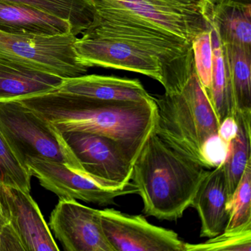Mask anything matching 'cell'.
<instances>
[{"mask_svg":"<svg viewBox=\"0 0 251 251\" xmlns=\"http://www.w3.org/2000/svg\"><path fill=\"white\" fill-rule=\"evenodd\" d=\"M20 100L61 133L86 132L114 139L135 160L156 122L155 100H100L58 91Z\"/></svg>","mask_w":251,"mask_h":251,"instance_id":"cell-1","label":"cell"},{"mask_svg":"<svg viewBox=\"0 0 251 251\" xmlns=\"http://www.w3.org/2000/svg\"><path fill=\"white\" fill-rule=\"evenodd\" d=\"M74 47L87 67L139 73L158 80L165 92H180L194 67L192 45L89 28Z\"/></svg>","mask_w":251,"mask_h":251,"instance_id":"cell-2","label":"cell"},{"mask_svg":"<svg viewBox=\"0 0 251 251\" xmlns=\"http://www.w3.org/2000/svg\"><path fill=\"white\" fill-rule=\"evenodd\" d=\"M205 169L153 130L133 163L130 178L142 198L144 214L170 221L181 218L209 170Z\"/></svg>","mask_w":251,"mask_h":251,"instance_id":"cell-3","label":"cell"},{"mask_svg":"<svg viewBox=\"0 0 251 251\" xmlns=\"http://www.w3.org/2000/svg\"><path fill=\"white\" fill-rule=\"evenodd\" d=\"M95 18L90 27L192 44L211 28L204 0H91Z\"/></svg>","mask_w":251,"mask_h":251,"instance_id":"cell-4","label":"cell"},{"mask_svg":"<svg viewBox=\"0 0 251 251\" xmlns=\"http://www.w3.org/2000/svg\"><path fill=\"white\" fill-rule=\"evenodd\" d=\"M153 98L157 107L154 132L205 168L215 167L207 149L219 138L220 123L195 67L180 92H164Z\"/></svg>","mask_w":251,"mask_h":251,"instance_id":"cell-5","label":"cell"},{"mask_svg":"<svg viewBox=\"0 0 251 251\" xmlns=\"http://www.w3.org/2000/svg\"><path fill=\"white\" fill-rule=\"evenodd\" d=\"M0 131L25 165L28 158H42L83 174L61 131L20 100L0 101Z\"/></svg>","mask_w":251,"mask_h":251,"instance_id":"cell-6","label":"cell"},{"mask_svg":"<svg viewBox=\"0 0 251 251\" xmlns=\"http://www.w3.org/2000/svg\"><path fill=\"white\" fill-rule=\"evenodd\" d=\"M77 36H39L0 30V57L24 63L64 79L85 75L89 67L75 50Z\"/></svg>","mask_w":251,"mask_h":251,"instance_id":"cell-7","label":"cell"},{"mask_svg":"<svg viewBox=\"0 0 251 251\" xmlns=\"http://www.w3.org/2000/svg\"><path fill=\"white\" fill-rule=\"evenodd\" d=\"M62 134L83 175L108 189H120L131 182L134 159L120 143L107 136L86 132Z\"/></svg>","mask_w":251,"mask_h":251,"instance_id":"cell-8","label":"cell"},{"mask_svg":"<svg viewBox=\"0 0 251 251\" xmlns=\"http://www.w3.org/2000/svg\"><path fill=\"white\" fill-rule=\"evenodd\" d=\"M26 166L41 185L55 193L60 199L80 200L100 205H114L116 198L137 194L130 182L120 189H108L85 175L74 171L65 164L42 158H31Z\"/></svg>","mask_w":251,"mask_h":251,"instance_id":"cell-9","label":"cell"},{"mask_svg":"<svg viewBox=\"0 0 251 251\" xmlns=\"http://www.w3.org/2000/svg\"><path fill=\"white\" fill-rule=\"evenodd\" d=\"M101 223L115 251H186V243L170 229L150 223L142 215L114 208L100 210Z\"/></svg>","mask_w":251,"mask_h":251,"instance_id":"cell-10","label":"cell"},{"mask_svg":"<svg viewBox=\"0 0 251 251\" xmlns=\"http://www.w3.org/2000/svg\"><path fill=\"white\" fill-rule=\"evenodd\" d=\"M50 226L67 251H115L102 229L100 210L60 199Z\"/></svg>","mask_w":251,"mask_h":251,"instance_id":"cell-11","label":"cell"},{"mask_svg":"<svg viewBox=\"0 0 251 251\" xmlns=\"http://www.w3.org/2000/svg\"><path fill=\"white\" fill-rule=\"evenodd\" d=\"M1 195L9 224L17 233L24 251H58L40 208L30 192L1 185Z\"/></svg>","mask_w":251,"mask_h":251,"instance_id":"cell-12","label":"cell"},{"mask_svg":"<svg viewBox=\"0 0 251 251\" xmlns=\"http://www.w3.org/2000/svg\"><path fill=\"white\" fill-rule=\"evenodd\" d=\"M201 222V237H214L228 220V196L223 161L208 170L191 202Z\"/></svg>","mask_w":251,"mask_h":251,"instance_id":"cell-13","label":"cell"},{"mask_svg":"<svg viewBox=\"0 0 251 251\" xmlns=\"http://www.w3.org/2000/svg\"><path fill=\"white\" fill-rule=\"evenodd\" d=\"M57 91L100 100L142 102L153 100V97L148 94L140 80L114 76L85 75L64 79Z\"/></svg>","mask_w":251,"mask_h":251,"instance_id":"cell-14","label":"cell"},{"mask_svg":"<svg viewBox=\"0 0 251 251\" xmlns=\"http://www.w3.org/2000/svg\"><path fill=\"white\" fill-rule=\"evenodd\" d=\"M64 80L28 64L0 57V101L53 92Z\"/></svg>","mask_w":251,"mask_h":251,"instance_id":"cell-15","label":"cell"},{"mask_svg":"<svg viewBox=\"0 0 251 251\" xmlns=\"http://www.w3.org/2000/svg\"><path fill=\"white\" fill-rule=\"evenodd\" d=\"M0 30L39 36L74 35L67 20L29 5L3 1H0Z\"/></svg>","mask_w":251,"mask_h":251,"instance_id":"cell-16","label":"cell"},{"mask_svg":"<svg viewBox=\"0 0 251 251\" xmlns=\"http://www.w3.org/2000/svg\"><path fill=\"white\" fill-rule=\"evenodd\" d=\"M210 20L223 45L251 49V0H223L211 8Z\"/></svg>","mask_w":251,"mask_h":251,"instance_id":"cell-17","label":"cell"},{"mask_svg":"<svg viewBox=\"0 0 251 251\" xmlns=\"http://www.w3.org/2000/svg\"><path fill=\"white\" fill-rule=\"evenodd\" d=\"M212 74L209 91L206 94L220 125L235 114L234 99L224 45L211 25Z\"/></svg>","mask_w":251,"mask_h":251,"instance_id":"cell-18","label":"cell"},{"mask_svg":"<svg viewBox=\"0 0 251 251\" xmlns=\"http://www.w3.org/2000/svg\"><path fill=\"white\" fill-rule=\"evenodd\" d=\"M233 120L236 124V133L227 142L226 155L223 161L228 196V212L233 192L248 161L251 160V116L236 114Z\"/></svg>","mask_w":251,"mask_h":251,"instance_id":"cell-19","label":"cell"},{"mask_svg":"<svg viewBox=\"0 0 251 251\" xmlns=\"http://www.w3.org/2000/svg\"><path fill=\"white\" fill-rule=\"evenodd\" d=\"M223 45L234 99V116H251V49L234 44Z\"/></svg>","mask_w":251,"mask_h":251,"instance_id":"cell-20","label":"cell"},{"mask_svg":"<svg viewBox=\"0 0 251 251\" xmlns=\"http://www.w3.org/2000/svg\"><path fill=\"white\" fill-rule=\"evenodd\" d=\"M29 5L70 22L75 36L93 24L95 11L91 0H0Z\"/></svg>","mask_w":251,"mask_h":251,"instance_id":"cell-21","label":"cell"},{"mask_svg":"<svg viewBox=\"0 0 251 251\" xmlns=\"http://www.w3.org/2000/svg\"><path fill=\"white\" fill-rule=\"evenodd\" d=\"M251 229V160L235 189L229 206L228 220L225 232Z\"/></svg>","mask_w":251,"mask_h":251,"instance_id":"cell-22","label":"cell"},{"mask_svg":"<svg viewBox=\"0 0 251 251\" xmlns=\"http://www.w3.org/2000/svg\"><path fill=\"white\" fill-rule=\"evenodd\" d=\"M31 174L0 131V182L5 186L30 192Z\"/></svg>","mask_w":251,"mask_h":251,"instance_id":"cell-23","label":"cell"},{"mask_svg":"<svg viewBox=\"0 0 251 251\" xmlns=\"http://www.w3.org/2000/svg\"><path fill=\"white\" fill-rule=\"evenodd\" d=\"M251 251V229L239 232L223 231L204 243H186V251Z\"/></svg>","mask_w":251,"mask_h":251,"instance_id":"cell-24","label":"cell"},{"mask_svg":"<svg viewBox=\"0 0 251 251\" xmlns=\"http://www.w3.org/2000/svg\"><path fill=\"white\" fill-rule=\"evenodd\" d=\"M195 71L198 79L208 93L212 74V43L211 28L197 36L192 43Z\"/></svg>","mask_w":251,"mask_h":251,"instance_id":"cell-25","label":"cell"},{"mask_svg":"<svg viewBox=\"0 0 251 251\" xmlns=\"http://www.w3.org/2000/svg\"><path fill=\"white\" fill-rule=\"evenodd\" d=\"M0 251H24L18 236L10 224L0 226Z\"/></svg>","mask_w":251,"mask_h":251,"instance_id":"cell-26","label":"cell"},{"mask_svg":"<svg viewBox=\"0 0 251 251\" xmlns=\"http://www.w3.org/2000/svg\"><path fill=\"white\" fill-rule=\"evenodd\" d=\"M1 185L2 183L0 182V226H5L9 224V220H8V212L4 205L2 195H1Z\"/></svg>","mask_w":251,"mask_h":251,"instance_id":"cell-27","label":"cell"},{"mask_svg":"<svg viewBox=\"0 0 251 251\" xmlns=\"http://www.w3.org/2000/svg\"><path fill=\"white\" fill-rule=\"evenodd\" d=\"M211 8H214V7L218 5L223 0H204Z\"/></svg>","mask_w":251,"mask_h":251,"instance_id":"cell-28","label":"cell"}]
</instances>
